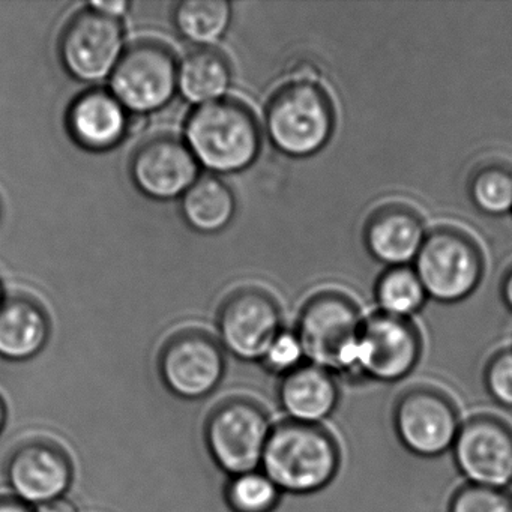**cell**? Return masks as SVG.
<instances>
[{
  "mask_svg": "<svg viewBox=\"0 0 512 512\" xmlns=\"http://www.w3.org/2000/svg\"><path fill=\"white\" fill-rule=\"evenodd\" d=\"M305 358L304 347L298 334L281 331L277 335L268 352L263 356L262 362L269 371L275 374H287L302 367V359Z\"/></svg>",
  "mask_w": 512,
  "mask_h": 512,
  "instance_id": "27",
  "label": "cell"
},
{
  "mask_svg": "<svg viewBox=\"0 0 512 512\" xmlns=\"http://www.w3.org/2000/svg\"><path fill=\"white\" fill-rule=\"evenodd\" d=\"M364 322L358 307L341 293L313 296L299 316L298 337L310 364L334 373H355Z\"/></svg>",
  "mask_w": 512,
  "mask_h": 512,
  "instance_id": "4",
  "label": "cell"
},
{
  "mask_svg": "<svg viewBox=\"0 0 512 512\" xmlns=\"http://www.w3.org/2000/svg\"><path fill=\"white\" fill-rule=\"evenodd\" d=\"M469 197L476 209L491 217L512 212V169L502 163H488L470 176Z\"/></svg>",
  "mask_w": 512,
  "mask_h": 512,
  "instance_id": "24",
  "label": "cell"
},
{
  "mask_svg": "<svg viewBox=\"0 0 512 512\" xmlns=\"http://www.w3.org/2000/svg\"><path fill=\"white\" fill-rule=\"evenodd\" d=\"M419 355L418 332L406 319L377 314L362 325L355 373L377 382H398L412 373Z\"/></svg>",
  "mask_w": 512,
  "mask_h": 512,
  "instance_id": "10",
  "label": "cell"
},
{
  "mask_svg": "<svg viewBox=\"0 0 512 512\" xmlns=\"http://www.w3.org/2000/svg\"><path fill=\"white\" fill-rule=\"evenodd\" d=\"M425 238L427 233L421 217L401 205L377 209L364 229L368 253L388 268H400L416 260Z\"/></svg>",
  "mask_w": 512,
  "mask_h": 512,
  "instance_id": "17",
  "label": "cell"
},
{
  "mask_svg": "<svg viewBox=\"0 0 512 512\" xmlns=\"http://www.w3.org/2000/svg\"><path fill=\"white\" fill-rule=\"evenodd\" d=\"M278 398L292 422L317 427L337 409L340 391L331 371L308 364L284 376Z\"/></svg>",
  "mask_w": 512,
  "mask_h": 512,
  "instance_id": "18",
  "label": "cell"
},
{
  "mask_svg": "<svg viewBox=\"0 0 512 512\" xmlns=\"http://www.w3.org/2000/svg\"><path fill=\"white\" fill-rule=\"evenodd\" d=\"M179 65L169 47L139 41L125 50L110 76V92L131 113L157 112L178 91Z\"/></svg>",
  "mask_w": 512,
  "mask_h": 512,
  "instance_id": "6",
  "label": "cell"
},
{
  "mask_svg": "<svg viewBox=\"0 0 512 512\" xmlns=\"http://www.w3.org/2000/svg\"><path fill=\"white\" fill-rule=\"evenodd\" d=\"M89 8L98 13L104 14V16L113 17V19H119L127 13L130 4L124 2V0H110V2H91Z\"/></svg>",
  "mask_w": 512,
  "mask_h": 512,
  "instance_id": "29",
  "label": "cell"
},
{
  "mask_svg": "<svg viewBox=\"0 0 512 512\" xmlns=\"http://www.w3.org/2000/svg\"><path fill=\"white\" fill-rule=\"evenodd\" d=\"M262 467L281 493L302 496L331 484L340 454L334 440L316 425L289 422L272 428Z\"/></svg>",
  "mask_w": 512,
  "mask_h": 512,
  "instance_id": "3",
  "label": "cell"
},
{
  "mask_svg": "<svg viewBox=\"0 0 512 512\" xmlns=\"http://www.w3.org/2000/svg\"><path fill=\"white\" fill-rule=\"evenodd\" d=\"M50 320L40 302L16 295L0 305V356L28 361L49 341Z\"/></svg>",
  "mask_w": 512,
  "mask_h": 512,
  "instance_id": "19",
  "label": "cell"
},
{
  "mask_svg": "<svg viewBox=\"0 0 512 512\" xmlns=\"http://www.w3.org/2000/svg\"><path fill=\"white\" fill-rule=\"evenodd\" d=\"M199 166L187 143L173 136L143 142L130 161V175L140 193L155 200L182 197L199 179Z\"/></svg>",
  "mask_w": 512,
  "mask_h": 512,
  "instance_id": "14",
  "label": "cell"
},
{
  "mask_svg": "<svg viewBox=\"0 0 512 512\" xmlns=\"http://www.w3.org/2000/svg\"><path fill=\"white\" fill-rule=\"evenodd\" d=\"M7 478L17 499L40 506L64 497L73 481V466L52 443H23L8 460Z\"/></svg>",
  "mask_w": 512,
  "mask_h": 512,
  "instance_id": "15",
  "label": "cell"
},
{
  "mask_svg": "<svg viewBox=\"0 0 512 512\" xmlns=\"http://www.w3.org/2000/svg\"><path fill=\"white\" fill-rule=\"evenodd\" d=\"M35 512H79L76 505L71 500L61 497V499L52 500V502L44 503V505L37 506Z\"/></svg>",
  "mask_w": 512,
  "mask_h": 512,
  "instance_id": "30",
  "label": "cell"
},
{
  "mask_svg": "<svg viewBox=\"0 0 512 512\" xmlns=\"http://www.w3.org/2000/svg\"><path fill=\"white\" fill-rule=\"evenodd\" d=\"M230 83L232 68L217 50H194L179 64L178 91L188 103L203 106L223 100Z\"/></svg>",
  "mask_w": 512,
  "mask_h": 512,
  "instance_id": "21",
  "label": "cell"
},
{
  "mask_svg": "<svg viewBox=\"0 0 512 512\" xmlns=\"http://www.w3.org/2000/svg\"><path fill=\"white\" fill-rule=\"evenodd\" d=\"M181 214L191 229L215 235L227 229L235 218V194L217 176H203L182 196Z\"/></svg>",
  "mask_w": 512,
  "mask_h": 512,
  "instance_id": "20",
  "label": "cell"
},
{
  "mask_svg": "<svg viewBox=\"0 0 512 512\" xmlns=\"http://www.w3.org/2000/svg\"><path fill=\"white\" fill-rule=\"evenodd\" d=\"M394 424L400 442L422 458L440 457L448 452L461 430L452 404L431 391L404 395L395 407Z\"/></svg>",
  "mask_w": 512,
  "mask_h": 512,
  "instance_id": "13",
  "label": "cell"
},
{
  "mask_svg": "<svg viewBox=\"0 0 512 512\" xmlns=\"http://www.w3.org/2000/svg\"><path fill=\"white\" fill-rule=\"evenodd\" d=\"M185 143L200 166L233 175L253 166L262 148V133L248 107L223 98L191 112L185 124Z\"/></svg>",
  "mask_w": 512,
  "mask_h": 512,
  "instance_id": "1",
  "label": "cell"
},
{
  "mask_svg": "<svg viewBox=\"0 0 512 512\" xmlns=\"http://www.w3.org/2000/svg\"><path fill=\"white\" fill-rule=\"evenodd\" d=\"M280 497V488L263 470L232 476L226 488L227 503L233 512H272Z\"/></svg>",
  "mask_w": 512,
  "mask_h": 512,
  "instance_id": "25",
  "label": "cell"
},
{
  "mask_svg": "<svg viewBox=\"0 0 512 512\" xmlns=\"http://www.w3.org/2000/svg\"><path fill=\"white\" fill-rule=\"evenodd\" d=\"M415 272L427 296L455 304L475 292L484 274V260L476 242L461 230L442 227L427 235Z\"/></svg>",
  "mask_w": 512,
  "mask_h": 512,
  "instance_id": "5",
  "label": "cell"
},
{
  "mask_svg": "<svg viewBox=\"0 0 512 512\" xmlns=\"http://www.w3.org/2000/svg\"><path fill=\"white\" fill-rule=\"evenodd\" d=\"M508 496L511 497V500H512V481H511V484L508 485Z\"/></svg>",
  "mask_w": 512,
  "mask_h": 512,
  "instance_id": "35",
  "label": "cell"
},
{
  "mask_svg": "<svg viewBox=\"0 0 512 512\" xmlns=\"http://www.w3.org/2000/svg\"><path fill=\"white\" fill-rule=\"evenodd\" d=\"M271 433L268 418L259 407L247 401H232L212 413L205 439L217 466L236 476L262 467Z\"/></svg>",
  "mask_w": 512,
  "mask_h": 512,
  "instance_id": "7",
  "label": "cell"
},
{
  "mask_svg": "<svg viewBox=\"0 0 512 512\" xmlns=\"http://www.w3.org/2000/svg\"><path fill=\"white\" fill-rule=\"evenodd\" d=\"M500 292H502L503 302H505L506 307L512 313V266L503 275Z\"/></svg>",
  "mask_w": 512,
  "mask_h": 512,
  "instance_id": "32",
  "label": "cell"
},
{
  "mask_svg": "<svg viewBox=\"0 0 512 512\" xmlns=\"http://www.w3.org/2000/svg\"><path fill=\"white\" fill-rule=\"evenodd\" d=\"M280 332V308L263 290L256 287L236 290L221 305L218 313L221 343L241 361H262Z\"/></svg>",
  "mask_w": 512,
  "mask_h": 512,
  "instance_id": "9",
  "label": "cell"
},
{
  "mask_svg": "<svg viewBox=\"0 0 512 512\" xmlns=\"http://www.w3.org/2000/svg\"><path fill=\"white\" fill-rule=\"evenodd\" d=\"M0 512H35L31 506L23 503L19 499H10V497H2L0 499Z\"/></svg>",
  "mask_w": 512,
  "mask_h": 512,
  "instance_id": "31",
  "label": "cell"
},
{
  "mask_svg": "<svg viewBox=\"0 0 512 512\" xmlns=\"http://www.w3.org/2000/svg\"><path fill=\"white\" fill-rule=\"evenodd\" d=\"M0 221H2V203H0Z\"/></svg>",
  "mask_w": 512,
  "mask_h": 512,
  "instance_id": "36",
  "label": "cell"
},
{
  "mask_svg": "<svg viewBox=\"0 0 512 512\" xmlns=\"http://www.w3.org/2000/svg\"><path fill=\"white\" fill-rule=\"evenodd\" d=\"M4 292H2V284H0V305L4 304Z\"/></svg>",
  "mask_w": 512,
  "mask_h": 512,
  "instance_id": "34",
  "label": "cell"
},
{
  "mask_svg": "<svg viewBox=\"0 0 512 512\" xmlns=\"http://www.w3.org/2000/svg\"><path fill=\"white\" fill-rule=\"evenodd\" d=\"M232 23L226 0H184L173 11V25L184 40L208 49L223 40Z\"/></svg>",
  "mask_w": 512,
  "mask_h": 512,
  "instance_id": "22",
  "label": "cell"
},
{
  "mask_svg": "<svg viewBox=\"0 0 512 512\" xmlns=\"http://www.w3.org/2000/svg\"><path fill=\"white\" fill-rule=\"evenodd\" d=\"M5 418H7V410H5L4 401H2V398H0V431H2V428H4Z\"/></svg>",
  "mask_w": 512,
  "mask_h": 512,
  "instance_id": "33",
  "label": "cell"
},
{
  "mask_svg": "<svg viewBox=\"0 0 512 512\" xmlns=\"http://www.w3.org/2000/svg\"><path fill=\"white\" fill-rule=\"evenodd\" d=\"M449 512H512V500L503 490L469 484L452 497Z\"/></svg>",
  "mask_w": 512,
  "mask_h": 512,
  "instance_id": "26",
  "label": "cell"
},
{
  "mask_svg": "<svg viewBox=\"0 0 512 512\" xmlns=\"http://www.w3.org/2000/svg\"><path fill=\"white\" fill-rule=\"evenodd\" d=\"M124 52V29L119 20L91 8L76 14L59 40L62 65L83 83L103 82L112 76Z\"/></svg>",
  "mask_w": 512,
  "mask_h": 512,
  "instance_id": "8",
  "label": "cell"
},
{
  "mask_svg": "<svg viewBox=\"0 0 512 512\" xmlns=\"http://www.w3.org/2000/svg\"><path fill=\"white\" fill-rule=\"evenodd\" d=\"M226 371L223 350L208 335L187 331L167 341L160 373L176 397L200 400L217 389Z\"/></svg>",
  "mask_w": 512,
  "mask_h": 512,
  "instance_id": "11",
  "label": "cell"
},
{
  "mask_svg": "<svg viewBox=\"0 0 512 512\" xmlns=\"http://www.w3.org/2000/svg\"><path fill=\"white\" fill-rule=\"evenodd\" d=\"M334 106L314 77L281 85L265 109V131L277 151L290 158L319 154L334 134Z\"/></svg>",
  "mask_w": 512,
  "mask_h": 512,
  "instance_id": "2",
  "label": "cell"
},
{
  "mask_svg": "<svg viewBox=\"0 0 512 512\" xmlns=\"http://www.w3.org/2000/svg\"><path fill=\"white\" fill-rule=\"evenodd\" d=\"M455 464L470 485L505 490L512 481V430L493 418L461 425L454 446Z\"/></svg>",
  "mask_w": 512,
  "mask_h": 512,
  "instance_id": "12",
  "label": "cell"
},
{
  "mask_svg": "<svg viewBox=\"0 0 512 512\" xmlns=\"http://www.w3.org/2000/svg\"><path fill=\"white\" fill-rule=\"evenodd\" d=\"M488 394L500 406L512 409V349L497 353L485 370Z\"/></svg>",
  "mask_w": 512,
  "mask_h": 512,
  "instance_id": "28",
  "label": "cell"
},
{
  "mask_svg": "<svg viewBox=\"0 0 512 512\" xmlns=\"http://www.w3.org/2000/svg\"><path fill=\"white\" fill-rule=\"evenodd\" d=\"M377 304L386 316L406 319L424 307L427 292L415 269L389 268L377 281Z\"/></svg>",
  "mask_w": 512,
  "mask_h": 512,
  "instance_id": "23",
  "label": "cell"
},
{
  "mask_svg": "<svg viewBox=\"0 0 512 512\" xmlns=\"http://www.w3.org/2000/svg\"><path fill=\"white\" fill-rule=\"evenodd\" d=\"M71 139L88 149L103 152L118 146L130 130L128 110L112 92L91 89L71 103L67 113Z\"/></svg>",
  "mask_w": 512,
  "mask_h": 512,
  "instance_id": "16",
  "label": "cell"
}]
</instances>
